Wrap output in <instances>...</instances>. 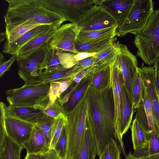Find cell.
Returning a JSON list of instances; mask_svg holds the SVG:
<instances>
[{"mask_svg":"<svg viewBox=\"0 0 159 159\" xmlns=\"http://www.w3.org/2000/svg\"><path fill=\"white\" fill-rule=\"evenodd\" d=\"M134 0H95L94 4L102 7L114 20L118 27L126 18Z\"/></svg>","mask_w":159,"mask_h":159,"instance_id":"cell-15","label":"cell"},{"mask_svg":"<svg viewBox=\"0 0 159 159\" xmlns=\"http://www.w3.org/2000/svg\"><path fill=\"white\" fill-rule=\"evenodd\" d=\"M142 102L148 120V129L147 131L154 130L159 132V128L156 125L154 119L151 103L145 87Z\"/></svg>","mask_w":159,"mask_h":159,"instance_id":"cell-35","label":"cell"},{"mask_svg":"<svg viewBox=\"0 0 159 159\" xmlns=\"http://www.w3.org/2000/svg\"><path fill=\"white\" fill-rule=\"evenodd\" d=\"M80 31L76 23L63 25L57 29L48 44L51 48L59 52L77 54L75 43Z\"/></svg>","mask_w":159,"mask_h":159,"instance_id":"cell-12","label":"cell"},{"mask_svg":"<svg viewBox=\"0 0 159 159\" xmlns=\"http://www.w3.org/2000/svg\"><path fill=\"white\" fill-rule=\"evenodd\" d=\"M6 106L4 102H0V124L3 125L6 135L23 147V144L29 139L35 125L7 116L5 112Z\"/></svg>","mask_w":159,"mask_h":159,"instance_id":"cell-10","label":"cell"},{"mask_svg":"<svg viewBox=\"0 0 159 159\" xmlns=\"http://www.w3.org/2000/svg\"><path fill=\"white\" fill-rule=\"evenodd\" d=\"M6 115L36 125L45 116L39 109L33 107H15L9 105L5 107Z\"/></svg>","mask_w":159,"mask_h":159,"instance_id":"cell-17","label":"cell"},{"mask_svg":"<svg viewBox=\"0 0 159 159\" xmlns=\"http://www.w3.org/2000/svg\"><path fill=\"white\" fill-rule=\"evenodd\" d=\"M88 105L86 92L74 107L66 114L67 121L64 126L67 137V159H75L82 145Z\"/></svg>","mask_w":159,"mask_h":159,"instance_id":"cell-3","label":"cell"},{"mask_svg":"<svg viewBox=\"0 0 159 159\" xmlns=\"http://www.w3.org/2000/svg\"><path fill=\"white\" fill-rule=\"evenodd\" d=\"M25 159H46L45 153H27Z\"/></svg>","mask_w":159,"mask_h":159,"instance_id":"cell-46","label":"cell"},{"mask_svg":"<svg viewBox=\"0 0 159 159\" xmlns=\"http://www.w3.org/2000/svg\"><path fill=\"white\" fill-rule=\"evenodd\" d=\"M8 4L4 16L6 33L26 23L59 28L66 20L43 6L39 0H5Z\"/></svg>","mask_w":159,"mask_h":159,"instance_id":"cell-2","label":"cell"},{"mask_svg":"<svg viewBox=\"0 0 159 159\" xmlns=\"http://www.w3.org/2000/svg\"><path fill=\"white\" fill-rule=\"evenodd\" d=\"M96 59L94 56L90 57L78 61L75 66L78 68L84 69L91 66L95 65Z\"/></svg>","mask_w":159,"mask_h":159,"instance_id":"cell-43","label":"cell"},{"mask_svg":"<svg viewBox=\"0 0 159 159\" xmlns=\"http://www.w3.org/2000/svg\"><path fill=\"white\" fill-rule=\"evenodd\" d=\"M89 105L87 116L96 141L99 156L111 139L120 144L114 128V105L111 88L103 92L91 84L86 91Z\"/></svg>","mask_w":159,"mask_h":159,"instance_id":"cell-1","label":"cell"},{"mask_svg":"<svg viewBox=\"0 0 159 159\" xmlns=\"http://www.w3.org/2000/svg\"><path fill=\"white\" fill-rule=\"evenodd\" d=\"M111 88L114 105V123L116 134L120 143L124 144L119 136L121 90L124 84L121 73L115 61L110 64Z\"/></svg>","mask_w":159,"mask_h":159,"instance_id":"cell-13","label":"cell"},{"mask_svg":"<svg viewBox=\"0 0 159 159\" xmlns=\"http://www.w3.org/2000/svg\"><path fill=\"white\" fill-rule=\"evenodd\" d=\"M55 28H56L47 25L38 26L27 32L15 41L5 43L2 52L17 56L21 48L30 40Z\"/></svg>","mask_w":159,"mask_h":159,"instance_id":"cell-16","label":"cell"},{"mask_svg":"<svg viewBox=\"0 0 159 159\" xmlns=\"http://www.w3.org/2000/svg\"><path fill=\"white\" fill-rule=\"evenodd\" d=\"M65 69L66 68L63 67L59 58L57 51L51 48L46 55L42 64V69H45L43 72H51Z\"/></svg>","mask_w":159,"mask_h":159,"instance_id":"cell-27","label":"cell"},{"mask_svg":"<svg viewBox=\"0 0 159 159\" xmlns=\"http://www.w3.org/2000/svg\"><path fill=\"white\" fill-rule=\"evenodd\" d=\"M125 159H139L134 156L131 152H130L125 156Z\"/></svg>","mask_w":159,"mask_h":159,"instance_id":"cell-50","label":"cell"},{"mask_svg":"<svg viewBox=\"0 0 159 159\" xmlns=\"http://www.w3.org/2000/svg\"><path fill=\"white\" fill-rule=\"evenodd\" d=\"M139 159H159V153L151 156H145Z\"/></svg>","mask_w":159,"mask_h":159,"instance_id":"cell-49","label":"cell"},{"mask_svg":"<svg viewBox=\"0 0 159 159\" xmlns=\"http://www.w3.org/2000/svg\"><path fill=\"white\" fill-rule=\"evenodd\" d=\"M46 159H59L53 149H50L46 153Z\"/></svg>","mask_w":159,"mask_h":159,"instance_id":"cell-48","label":"cell"},{"mask_svg":"<svg viewBox=\"0 0 159 159\" xmlns=\"http://www.w3.org/2000/svg\"><path fill=\"white\" fill-rule=\"evenodd\" d=\"M67 159L66 158H64L61 159Z\"/></svg>","mask_w":159,"mask_h":159,"instance_id":"cell-53","label":"cell"},{"mask_svg":"<svg viewBox=\"0 0 159 159\" xmlns=\"http://www.w3.org/2000/svg\"><path fill=\"white\" fill-rule=\"evenodd\" d=\"M67 121V116H62L55 119L51 131L50 149L54 148Z\"/></svg>","mask_w":159,"mask_h":159,"instance_id":"cell-36","label":"cell"},{"mask_svg":"<svg viewBox=\"0 0 159 159\" xmlns=\"http://www.w3.org/2000/svg\"><path fill=\"white\" fill-rule=\"evenodd\" d=\"M45 115L55 119L62 116H67V115L57 99L53 103L48 104L39 108Z\"/></svg>","mask_w":159,"mask_h":159,"instance_id":"cell-38","label":"cell"},{"mask_svg":"<svg viewBox=\"0 0 159 159\" xmlns=\"http://www.w3.org/2000/svg\"><path fill=\"white\" fill-rule=\"evenodd\" d=\"M95 54V53H89L85 52L78 53L77 54H75V58L78 61L93 56Z\"/></svg>","mask_w":159,"mask_h":159,"instance_id":"cell-47","label":"cell"},{"mask_svg":"<svg viewBox=\"0 0 159 159\" xmlns=\"http://www.w3.org/2000/svg\"><path fill=\"white\" fill-rule=\"evenodd\" d=\"M49 84L39 83L25 85L5 92L7 101L15 107H33L38 109L47 105L49 101Z\"/></svg>","mask_w":159,"mask_h":159,"instance_id":"cell-5","label":"cell"},{"mask_svg":"<svg viewBox=\"0 0 159 159\" xmlns=\"http://www.w3.org/2000/svg\"><path fill=\"white\" fill-rule=\"evenodd\" d=\"M23 148L7 136L3 126L0 125V159H20Z\"/></svg>","mask_w":159,"mask_h":159,"instance_id":"cell-20","label":"cell"},{"mask_svg":"<svg viewBox=\"0 0 159 159\" xmlns=\"http://www.w3.org/2000/svg\"><path fill=\"white\" fill-rule=\"evenodd\" d=\"M57 54L62 65L65 68H72L77 62L75 58V54L66 52H61L57 51Z\"/></svg>","mask_w":159,"mask_h":159,"instance_id":"cell-41","label":"cell"},{"mask_svg":"<svg viewBox=\"0 0 159 159\" xmlns=\"http://www.w3.org/2000/svg\"><path fill=\"white\" fill-rule=\"evenodd\" d=\"M74 78L53 82L50 84L48 93L49 101L48 104L53 103L66 90L72 83Z\"/></svg>","mask_w":159,"mask_h":159,"instance_id":"cell-30","label":"cell"},{"mask_svg":"<svg viewBox=\"0 0 159 159\" xmlns=\"http://www.w3.org/2000/svg\"><path fill=\"white\" fill-rule=\"evenodd\" d=\"M115 38L102 40L81 43L76 41V49L78 53H98L116 41Z\"/></svg>","mask_w":159,"mask_h":159,"instance_id":"cell-26","label":"cell"},{"mask_svg":"<svg viewBox=\"0 0 159 159\" xmlns=\"http://www.w3.org/2000/svg\"><path fill=\"white\" fill-rule=\"evenodd\" d=\"M154 2L152 0H134L125 20L117 29V36L122 37L127 34L134 35L146 25L154 11Z\"/></svg>","mask_w":159,"mask_h":159,"instance_id":"cell-6","label":"cell"},{"mask_svg":"<svg viewBox=\"0 0 159 159\" xmlns=\"http://www.w3.org/2000/svg\"><path fill=\"white\" fill-rule=\"evenodd\" d=\"M144 90V86L138 67L133 87V108L134 110L139 107L143 100Z\"/></svg>","mask_w":159,"mask_h":159,"instance_id":"cell-31","label":"cell"},{"mask_svg":"<svg viewBox=\"0 0 159 159\" xmlns=\"http://www.w3.org/2000/svg\"><path fill=\"white\" fill-rule=\"evenodd\" d=\"M158 59H159V56Z\"/></svg>","mask_w":159,"mask_h":159,"instance_id":"cell-54","label":"cell"},{"mask_svg":"<svg viewBox=\"0 0 159 159\" xmlns=\"http://www.w3.org/2000/svg\"><path fill=\"white\" fill-rule=\"evenodd\" d=\"M23 147L29 154L45 153L50 149L40 129L35 125L28 140Z\"/></svg>","mask_w":159,"mask_h":159,"instance_id":"cell-21","label":"cell"},{"mask_svg":"<svg viewBox=\"0 0 159 159\" xmlns=\"http://www.w3.org/2000/svg\"><path fill=\"white\" fill-rule=\"evenodd\" d=\"M39 1L46 8L71 23H76L86 11L95 5V0Z\"/></svg>","mask_w":159,"mask_h":159,"instance_id":"cell-8","label":"cell"},{"mask_svg":"<svg viewBox=\"0 0 159 159\" xmlns=\"http://www.w3.org/2000/svg\"><path fill=\"white\" fill-rule=\"evenodd\" d=\"M57 29L54 28L30 40L21 48L16 56L24 57L34 50L48 44Z\"/></svg>","mask_w":159,"mask_h":159,"instance_id":"cell-25","label":"cell"},{"mask_svg":"<svg viewBox=\"0 0 159 159\" xmlns=\"http://www.w3.org/2000/svg\"><path fill=\"white\" fill-rule=\"evenodd\" d=\"M120 150L116 141L111 139L99 156V159H120Z\"/></svg>","mask_w":159,"mask_h":159,"instance_id":"cell-37","label":"cell"},{"mask_svg":"<svg viewBox=\"0 0 159 159\" xmlns=\"http://www.w3.org/2000/svg\"><path fill=\"white\" fill-rule=\"evenodd\" d=\"M138 69L151 103L154 119L159 128V99L155 84L154 67H138Z\"/></svg>","mask_w":159,"mask_h":159,"instance_id":"cell-14","label":"cell"},{"mask_svg":"<svg viewBox=\"0 0 159 159\" xmlns=\"http://www.w3.org/2000/svg\"><path fill=\"white\" fill-rule=\"evenodd\" d=\"M158 98H159V97H158Z\"/></svg>","mask_w":159,"mask_h":159,"instance_id":"cell-55","label":"cell"},{"mask_svg":"<svg viewBox=\"0 0 159 159\" xmlns=\"http://www.w3.org/2000/svg\"><path fill=\"white\" fill-rule=\"evenodd\" d=\"M16 59V56L13 55L7 60L0 64V77H1L4 73L8 71L11 65Z\"/></svg>","mask_w":159,"mask_h":159,"instance_id":"cell-44","label":"cell"},{"mask_svg":"<svg viewBox=\"0 0 159 159\" xmlns=\"http://www.w3.org/2000/svg\"><path fill=\"white\" fill-rule=\"evenodd\" d=\"M134 109L133 103L124 84L121 90L119 136L122 139L130 127Z\"/></svg>","mask_w":159,"mask_h":159,"instance_id":"cell-18","label":"cell"},{"mask_svg":"<svg viewBox=\"0 0 159 159\" xmlns=\"http://www.w3.org/2000/svg\"><path fill=\"white\" fill-rule=\"evenodd\" d=\"M91 84V81L90 78L72 93L67 102L61 106L66 114L74 107Z\"/></svg>","mask_w":159,"mask_h":159,"instance_id":"cell-28","label":"cell"},{"mask_svg":"<svg viewBox=\"0 0 159 159\" xmlns=\"http://www.w3.org/2000/svg\"><path fill=\"white\" fill-rule=\"evenodd\" d=\"M115 45L116 48L115 61L122 75L124 85L133 103V84L138 67L137 57L125 45L119 41L115 42Z\"/></svg>","mask_w":159,"mask_h":159,"instance_id":"cell-9","label":"cell"},{"mask_svg":"<svg viewBox=\"0 0 159 159\" xmlns=\"http://www.w3.org/2000/svg\"><path fill=\"white\" fill-rule=\"evenodd\" d=\"M76 23L80 31L97 30L118 26L108 13L96 5L86 11Z\"/></svg>","mask_w":159,"mask_h":159,"instance_id":"cell-11","label":"cell"},{"mask_svg":"<svg viewBox=\"0 0 159 159\" xmlns=\"http://www.w3.org/2000/svg\"><path fill=\"white\" fill-rule=\"evenodd\" d=\"M132 139L134 150L143 146L147 143L146 131L134 119L131 126Z\"/></svg>","mask_w":159,"mask_h":159,"instance_id":"cell-29","label":"cell"},{"mask_svg":"<svg viewBox=\"0 0 159 159\" xmlns=\"http://www.w3.org/2000/svg\"><path fill=\"white\" fill-rule=\"evenodd\" d=\"M5 39H6V36L5 32H1L0 33V42L4 40Z\"/></svg>","mask_w":159,"mask_h":159,"instance_id":"cell-51","label":"cell"},{"mask_svg":"<svg viewBox=\"0 0 159 159\" xmlns=\"http://www.w3.org/2000/svg\"><path fill=\"white\" fill-rule=\"evenodd\" d=\"M83 69L78 68L75 65L70 68H66L51 72L45 73L43 71L39 77V83L50 84L53 82L74 78Z\"/></svg>","mask_w":159,"mask_h":159,"instance_id":"cell-24","label":"cell"},{"mask_svg":"<svg viewBox=\"0 0 159 159\" xmlns=\"http://www.w3.org/2000/svg\"><path fill=\"white\" fill-rule=\"evenodd\" d=\"M136 113L135 119L144 130L147 131L148 129V120L142 102L141 103L139 107L136 109Z\"/></svg>","mask_w":159,"mask_h":159,"instance_id":"cell-42","label":"cell"},{"mask_svg":"<svg viewBox=\"0 0 159 159\" xmlns=\"http://www.w3.org/2000/svg\"><path fill=\"white\" fill-rule=\"evenodd\" d=\"M90 77L92 85L99 92L111 88L110 64L104 63L96 66L88 75Z\"/></svg>","mask_w":159,"mask_h":159,"instance_id":"cell-19","label":"cell"},{"mask_svg":"<svg viewBox=\"0 0 159 159\" xmlns=\"http://www.w3.org/2000/svg\"><path fill=\"white\" fill-rule=\"evenodd\" d=\"M115 41L102 52L94 55L96 59L95 65L104 63L110 64L115 61L116 56Z\"/></svg>","mask_w":159,"mask_h":159,"instance_id":"cell-32","label":"cell"},{"mask_svg":"<svg viewBox=\"0 0 159 159\" xmlns=\"http://www.w3.org/2000/svg\"><path fill=\"white\" fill-rule=\"evenodd\" d=\"M55 120L54 118L45 115L43 118L36 125L42 131L49 148L52 129Z\"/></svg>","mask_w":159,"mask_h":159,"instance_id":"cell-39","label":"cell"},{"mask_svg":"<svg viewBox=\"0 0 159 159\" xmlns=\"http://www.w3.org/2000/svg\"><path fill=\"white\" fill-rule=\"evenodd\" d=\"M4 59V57L2 53L0 54V64L2 62V61Z\"/></svg>","mask_w":159,"mask_h":159,"instance_id":"cell-52","label":"cell"},{"mask_svg":"<svg viewBox=\"0 0 159 159\" xmlns=\"http://www.w3.org/2000/svg\"><path fill=\"white\" fill-rule=\"evenodd\" d=\"M97 155H98V152L96 143L87 115L84 140L80 150L75 159H95Z\"/></svg>","mask_w":159,"mask_h":159,"instance_id":"cell-22","label":"cell"},{"mask_svg":"<svg viewBox=\"0 0 159 159\" xmlns=\"http://www.w3.org/2000/svg\"><path fill=\"white\" fill-rule=\"evenodd\" d=\"M53 149L59 159L66 157L67 150V137L64 126Z\"/></svg>","mask_w":159,"mask_h":159,"instance_id":"cell-40","label":"cell"},{"mask_svg":"<svg viewBox=\"0 0 159 159\" xmlns=\"http://www.w3.org/2000/svg\"><path fill=\"white\" fill-rule=\"evenodd\" d=\"M49 44L36 49L24 57L16 56L19 77L25 82L24 85L39 83L40 75L43 72L42 64L51 49Z\"/></svg>","mask_w":159,"mask_h":159,"instance_id":"cell-7","label":"cell"},{"mask_svg":"<svg viewBox=\"0 0 159 159\" xmlns=\"http://www.w3.org/2000/svg\"><path fill=\"white\" fill-rule=\"evenodd\" d=\"M146 138L147 151L144 156L159 153V132L154 130L146 132Z\"/></svg>","mask_w":159,"mask_h":159,"instance_id":"cell-34","label":"cell"},{"mask_svg":"<svg viewBox=\"0 0 159 159\" xmlns=\"http://www.w3.org/2000/svg\"><path fill=\"white\" fill-rule=\"evenodd\" d=\"M40 25L37 24L26 23L21 25L8 32L6 33V40L5 43L12 42L18 39L25 33Z\"/></svg>","mask_w":159,"mask_h":159,"instance_id":"cell-33","label":"cell"},{"mask_svg":"<svg viewBox=\"0 0 159 159\" xmlns=\"http://www.w3.org/2000/svg\"><path fill=\"white\" fill-rule=\"evenodd\" d=\"M155 69V84L157 93L159 97V59H158L154 62V66Z\"/></svg>","mask_w":159,"mask_h":159,"instance_id":"cell-45","label":"cell"},{"mask_svg":"<svg viewBox=\"0 0 159 159\" xmlns=\"http://www.w3.org/2000/svg\"><path fill=\"white\" fill-rule=\"evenodd\" d=\"M137 54L145 63L152 65L159 56V9L154 10L148 23L135 35Z\"/></svg>","mask_w":159,"mask_h":159,"instance_id":"cell-4","label":"cell"},{"mask_svg":"<svg viewBox=\"0 0 159 159\" xmlns=\"http://www.w3.org/2000/svg\"><path fill=\"white\" fill-rule=\"evenodd\" d=\"M118 27L116 26L92 31L80 30L78 35L76 41L81 43H85L114 38L117 36Z\"/></svg>","mask_w":159,"mask_h":159,"instance_id":"cell-23","label":"cell"}]
</instances>
